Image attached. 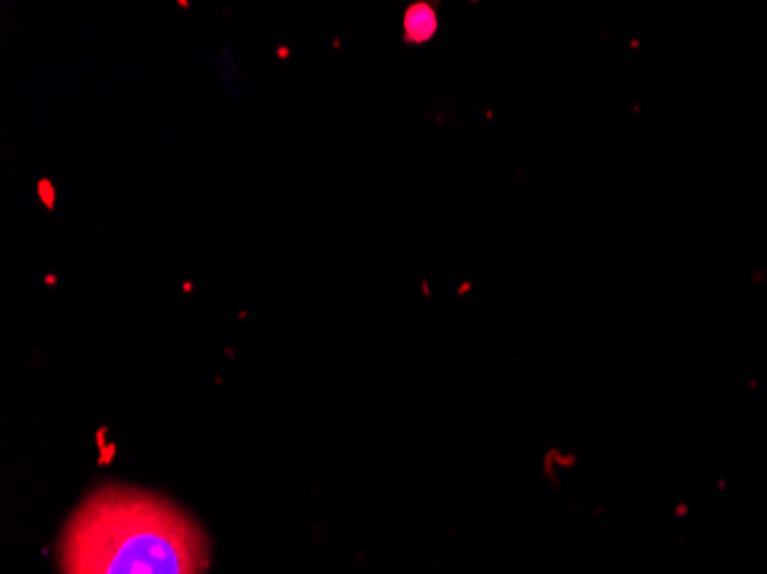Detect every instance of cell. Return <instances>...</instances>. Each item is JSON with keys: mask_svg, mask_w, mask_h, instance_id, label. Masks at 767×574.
I'll return each instance as SVG.
<instances>
[{"mask_svg": "<svg viewBox=\"0 0 767 574\" xmlns=\"http://www.w3.org/2000/svg\"><path fill=\"white\" fill-rule=\"evenodd\" d=\"M58 563L63 574H205L209 540L166 496L108 483L69 515Z\"/></svg>", "mask_w": 767, "mask_h": 574, "instance_id": "6da1fadb", "label": "cell"}, {"mask_svg": "<svg viewBox=\"0 0 767 574\" xmlns=\"http://www.w3.org/2000/svg\"><path fill=\"white\" fill-rule=\"evenodd\" d=\"M405 28H407L409 40H414V42L430 40L432 33H435V30H437L435 12H432L428 5H414L412 10L407 12Z\"/></svg>", "mask_w": 767, "mask_h": 574, "instance_id": "7a4b0ae2", "label": "cell"}]
</instances>
